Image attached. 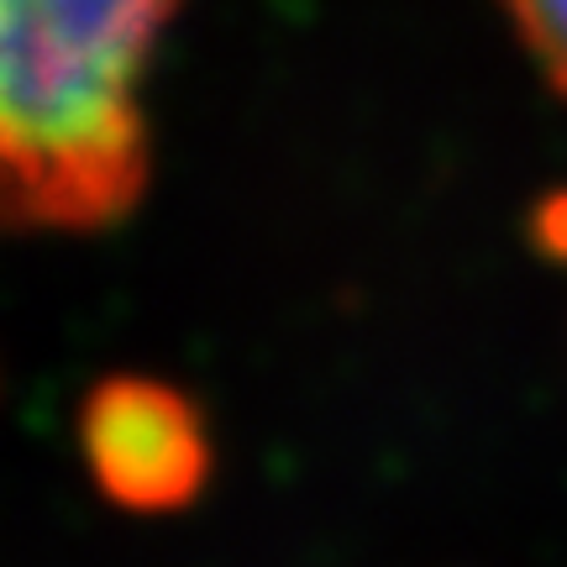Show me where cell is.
I'll use <instances>...</instances> for the list:
<instances>
[{"instance_id": "obj_1", "label": "cell", "mask_w": 567, "mask_h": 567, "mask_svg": "<svg viewBox=\"0 0 567 567\" xmlns=\"http://www.w3.org/2000/svg\"><path fill=\"white\" fill-rule=\"evenodd\" d=\"M179 0H0V184L21 231L90 237L153 174L147 74Z\"/></svg>"}, {"instance_id": "obj_2", "label": "cell", "mask_w": 567, "mask_h": 567, "mask_svg": "<svg viewBox=\"0 0 567 567\" xmlns=\"http://www.w3.org/2000/svg\"><path fill=\"white\" fill-rule=\"evenodd\" d=\"M84 467L132 515L184 509L210 478V436L189 394L153 373H111L80 410Z\"/></svg>"}, {"instance_id": "obj_3", "label": "cell", "mask_w": 567, "mask_h": 567, "mask_svg": "<svg viewBox=\"0 0 567 567\" xmlns=\"http://www.w3.org/2000/svg\"><path fill=\"white\" fill-rule=\"evenodd\" d=\"M505 17L536 74L567 95V0H505Z\"/></svg>"}]
</instances>
